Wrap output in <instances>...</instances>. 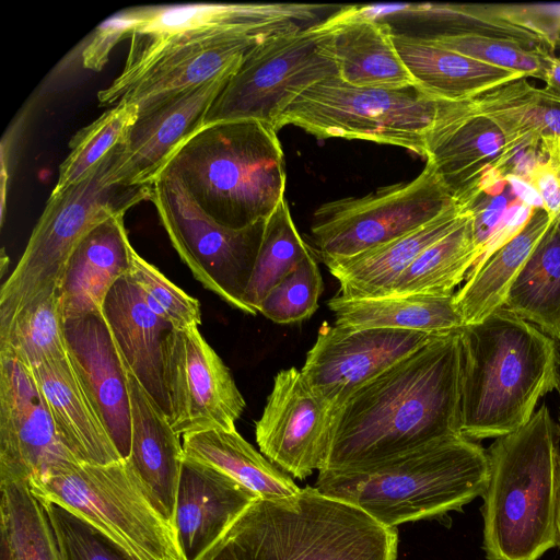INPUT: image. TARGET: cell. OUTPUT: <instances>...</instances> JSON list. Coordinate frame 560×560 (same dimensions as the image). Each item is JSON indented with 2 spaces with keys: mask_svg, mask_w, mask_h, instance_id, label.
Segmentation results:
<instances>
[{
  "mask_svg": "<svg viewBox=\"0 0 560 560\" xmlns=\"http://www.w3.org/2000/svg\"><path fill=\"white\" fill-rule=\"evenodd\" d=\"M327 305L335 316V324L349 328L446 334L464 326L454 295L387 294L347 299L336 294Z\"/></svg>",
  "mask_w": 560,
  "mask_h": 560,
  "instance_id": "obj_30",
  "label": "cell"
},
{
  "mask_svg": "<svg viewBox=\"0 0 560 560\" xmlns=\"http://www.w3.org/2000/svg\"><path fill=\"white\" fill-rule=\"evenodd\" d=\"M5 261H8V259H7L5 255H4V250L2 249V258H1V276H3V273H4V269H5V266H7V262H5Z\"/></svg>",
  "mask_w": 560,
  "mask_h": 560,
  "instance_id": "obj_51",
  "label": "cell"
},
{
  "mask_svg": "<svg viewBox=\"0 0 560 560\" xmlns=\"http://www.w3.org/2000/svg\"><path fill=\"white\" fill-rule=\"evenodd\" d=\"M133 19L128 9L110 16L98 25L82 50V65L100 71L108 60L109 52L121 39L129 38Z\"/></svg>",
  "mask_w": 560,
  "mask_h": 560,
  "instance_id": "obj_47",
  "label": "cell"
},
{
  "mask_svg": "<svg viewBox=\"0 0 560 560\" xmlns=\"http://www.w3.org/2000/svg\"><path fill=\"white\" fill-rule=\"evenodd\" d=\"M150 201L183 262L207 290L234 308L257 314L245 293L261 244L266 220L243 229L224 226L209 217L173 174L151 185Z\"/></svg>",
  "mask_w": 560,
  "mask_h": 560,
  "instance_id": "obj_11",
  "label": "cell"
},
{
  "mask_svg": "<svg viewBox=\"0 0 560 560\" xmlns=\"http://www.w3.org/2000/svg\"><path fill=\"white\" fill-rule=\"evenodd\" d=\"M116 147L83 180L50 194L27 245L0 290V326L40 293L60 288L67 265L83 237L101 222L150 200L151 186L113 179Z\"/></svg>",
  "mask_w": 560,
  "mask_h": 560,
  "instance_id": "obj_9",
  "label": "cell"
},
{
  "mask_svg": "<svg viewBox=\"0 0 560 560\" xmlns=\"http://www.w3.org/2000/svg\"><path fill=\"white\" fill-rule=\"evenodd\" d=\"M455 206L434 166L427 161L411 180L319 206L313 214L312 241L317 256L327 264L402 236Z\"/></svg>",
  "mask_w": 560,
  "mask_h": 560,
  "instance_id": "obj_12",
  "label": "cell"
},
{
  "mask_svg": "<svg viewBox=\"0 0 560 560\" xmlns=\"http://www.w3.org/2000/svg\"><path fill=\"white\" fill-rule=\"evenodd\" d=\"M27 482L38 501L75 514L128 560H185L174 527L126 459L108 465L65 460Z\"/></svg>",
  "mask_w": 560,
  "mask_h": 560,
  "instance_id": "obj_8",
  "label": "cell"
},
{
  "mask_svg": "<svg viewBox=\"0 0 560 560\" xmlns=\"http://www.w3.org/2000/svg\"><path fill=\"white\" fill-rule=\"evenodd\" d=\"M558 58L560 59V56Z\"/></svg>",
  "mask_w": 560,
  "mask_h": 560,
  "instance_id": "obj_52",
  "label": "cell"
},
{
  "mask_svg": "<svg viewBox=\"0 0 560 560\" xmlns=\"http://www.w3.org/2000/svg\"><path fill=\"white\" fill-rule=\"evenodd\" d=\"M135 104L118 103L71 139L70 152L59 167L51 194L56 195L86 178L126 138L138 117Z\"/></svg>",
  "mask_w": 560,
  "mask_h": 560,
  "instance_id": "obj_40",
  "label": "cell"
},
{
  "mask_svg": "<svg viewBox=\"0 0 560 560\" xmlns=\"http://www.w3.org/2000/svg\"><path fill=\"white\" fill-rule=\"evenodd\" d=\"M464 213L457 205L402 236L355 256L325 264L339 282L338 295L361 299L389 294L413 260L452 231Z\"/></svg>",
  "mask_w": 560,
  "mask_h": 560,
  "instance_id": "obj_28",
  "label": "cell"
},
{
  "mask_svg": "<svg viewBox=\"0 0 560 560\" xmlns=\"http://www.w3.org/2000/svg\"><path fill=\"white\" fill-rule=\"evenodd\" d=\"M259 499L226 474L185 457L174 529L185 560H198Z\"/></svg>",
  "mask_w": 560,
  "mask_h": 560,
  "instance_id": "obj_21",
  "label": "cell"
},
{
  "mask_svg": "<svg viewBox=\"0 0 560 560\" xmlns=\"http://www.w3.org/2000/svg\"><path fill=\"white\" fill-rule=\"evenodd\" d=\"M464 101L436 98L417 84L358 88L337 75L300 94L275 129L293 125L318 139H359L408 149L423 158Z\"/></svg>",
  "mask_w": 560,
  "mask_h": 560,
  "instance_id": "obj_7",
  "label": "cell"
},
{
  "mask_svg": "<svg viewBox=\"0 0 560 560\" xmlns=\"http://www.w3.org/2000/svg\"><path fill=\"white\" fill-rule=\"evenodd\" d=\"M102 313L125 365L168 417L163 347L173 327L152 311L128 273L109 290Z\"/></svg>",
  "mask_w": 560,
  "mask_h": 560,
  "instance_id": "obj_24",
  "label": "cell"
},
{
  "mask_svg": "<svg viewBox=\"0 0 560 560\" xmlns=\"http://www.w3.org/2000/svg\"><path fill=\"white\" fill-rule=\"evenodd\" d=\"M60 288L40 293L0 327V352L32 369L68 355Z\"/></svg>",
  "mask_w": 560,
  "mask_h": 560,
  "instance_id": "obj_37",
  "label": "cell"
},
{
  "mask_svg": "<svg viewBox=\"0 0 560 560\" xmlns=\"http://www.w3.org/2000/svg\"><path fill=\"white\" fill-rule=\"evenodd\" d=\"M488 453L463 435L365 466L322 470L314 485L386 527L459 510L486 490Z\"/></svg>",
  "mask_w": 560,
  "mask_h": 560,
  "instance_id": "obj_3",
  "label": "cell"
},
{
  "mask_svg": "<svg viewBox=\"0 0 560 560\" xmlns=\"http://www.w3.org/2000/svg\"><path fill=\"white\" fill-rule=\"evenodd\" d=\"M234 73L220 74L139 112L119 144L113 179L151 186L177 150L205 126L208 110Z\"/></svg>",
  "mask_w": 560,
  "mask_h": 560,
  "instance_id": "obj_18",
  "label": "cell"
},
{
  "mask_svg": "<svg viewBox=\"0 0 560 560\" xmlns=\"http://www.w3.org/2000/svg\"><path fill=\"white\" fill-rule=\"evenodd\" d=\"M198 560H237L224 537L205 552Z\"/></svg>",
  "mask_w": 560,
  "mask_h": 560,
  "instance_id": "obj_49",
  "label": "cell"
},
{
  "mask_svg": "<svg viewBox=\"0 0 560 560\" xmlns=\"http://www.w3.org/2000/svg\"><path fill=\"white\" fill-rule=\"evenodd\" d=\"M551 219L560 217V138H545L526 179Z\"/></svg>",
  "mask_w": 560,
  "mask_h": 560,
  "instance_id": "obj_46",
  "label": "cell"
},
{
  "mask_svg": "<svg viewBox=\"0 0 560 560\" xmlns=\"http://www.w3.org/2000/svg\"><path fill=\"white\" fill-rule=\"evenodd\" d=\"M440 335L323 323L301 372L336 411L361 386Z\"/></svg>",
  "mask_w": 560,
  "mask_h": 560,
  "instance_id": "obj_15",
  "label": "cell"
},
{
  "mask_svg": "<svg viewBox=\"0 0 560 560\" xmlns=\"http://www.w3.org/2000/svg\"><path fill=\"white\" fill-rule=\"evenodd\" d=\"M516 158L501 129L464 101L425 160L463 209L482 194L502 192Z\"/></svg>",
  "mask_w": 560,
  "mask_h": 560,
  "instance_id": "obj_19",
  "label": "cell"
},
{
  "mask_svg": "<svg viewBox=\"0 0 560 560\" xmlns=\"http://www.w3.org/2000/svg\"><path fill=\"white\" fill-rule=\"evenodd\" d=\"M474 101L501 129L512 150H538L545 138H560V104L548 100L527 78L497 86Z\"/></svg>",
  "mask_w": 560,
  "mask_h": 560,
  "instance_id": "obj_34",
  "label": "cell"
},
{
  "mask_svg": "<svg viewBox=\"0 0 560 560\" xmlns=\"http://www.w3.org/2000/svg\"><path fill=\"white\" fill-rule=\"evenodd\" d=\"M359 16L394 23H415L427 28L421 35H472L515 40L533 48H548L533 33L486 13L480 4L377 3L351 5Z\"/></svg>",
  "mask_w": 560,
  "mask_h": 560,
  "instance_id": "obj_33",
  "label": "cell"
},
{
  "mask_svg": "<svg viewBox=\"0 0 560 560\" xmlns=\"http://www.w3.org/2000/svg\"><path fill=\"white\" fill-rule=\"evenodd\" d=\"M183 447L185 457L226 474L259 499H285L301 490L290 475L255 450L236 430L186 434Z\"/></svg>",
  "mask_w": 560,
  "mask_h": 560,
  "instance_id": "obj_32",
  "label": "cell"
},
{
  "mask_svg": "<svg viewBox=\"0 0 560 560\" xmlns=\"http://www.w3.org/2000/svg\"><path fill=\"white\" fill-rule=\"evenodd\" d=\"M334 412L312 389L301 370L292 366L279 371L255 425L260 453L298 479L323 470Z\"/></svg>",
  "mask_w": 560,
  "mask_h": 560,
  "instance_id": "obj_16",
  "label": "cell"
},
{
  "mask_svg": "<svg viewBox=\"0 0 560 560\" xmlns=\"http://www.w3.org/2000/svg\"><path fill=\"white\" fill-rule=\"evenodd\" d=\"M312 248L304 242L293 222L285 198L268 217L253 273L245 293L246 303L258 313L268 294Z\"/></svg>",
  "mask_w": 560,
  "mask_h": 560,
  "instance_id": "obj_39",
  "label": "cell"
},
{
  "mask_svg": "<svg viewBox=\"0 0 560 560\" xmlns=\"http://www.w3.org/2000/svg\"><path fill=\"white\" fill-rule=\"evenodd\" d=\"M325 21L254 49L212 103L205 125L255 119L275 129L279 116L300 94L338 75Z\"/></svg>",
  "mask_w": 560,
  "mask_h": 560,
  "instance_id": "obj_13",
  "label": "cell"
},
{
  "mask_svg": "<svg viewBox=\"0 0 560 560\" xmlns=\"http://www.w3.org/2000/svg\"><path fill=\"white\" fill-rule=\"evenodd\" d=\"M542 94L550 101L560 104V59L552 54L545 58Z\"/></svg>",
  "mask_w": 560,
  "mask_h": 560,
  "instance_id": "obj_48",
  "label": "cell"
},
{
  "mask_svg": "<svg viewBox=\"0 0 560 560\" xmlns=\"http://www.w3.org/2000/svg\"><path fill=\"white\" fill-rule=\"evenodd\" d=\"M339 7L305 3H198L129 9L130 45L120 74L97 93L116 105L124 93L164 54L221 35L278 37L315 26Z\"/></svg>",
  "mask_w": 560,
  "mask_h": 560,
  "instance_id": "obj_10",
  "label": "cell"
},
{
  "mask_svg": "<svg viewBox=\"0 0 560 560\" xmlns=\"http://www.w3.org/2000/svg\"><path fill=\"white\" fill-rule=\"evenodd\" d=\"M31 370L62 444L78 462L108 465L122 459L69 355Z\"/></svg>",
  "mask_w": 560,
  "mask_h": 560,
  "instance_id": "obj_25",
  "label": "cell"
},
{
  "mask_svg": "<svg viewBox=\"0 0 560 560\" xmlns=\"http://www.w3.org/2000/svg\"><path fill=\"white\" fill-rule=\"evenodd\" d=\"M557 474H558V483H557V506H556V527H557V546L560 547V455L558 456L557 462Z\"/></svg>",
  "mask_w": 560,
  "mask_h": 560,
  "instance_id": "obj_50",
  "label": "cell"
},
{
  "mask_svg": "<svg viewBox=\"0 0 560 560\" xmlns=\"http://www.w3.org/2000/svg\"><path fill=\"white\" fill-rule=\"evenodd\" d=\"M504 306L560 343V217L524 262Z\"/></svg>",
  "mask_w": 560,
  "mask_h": 560,
  "instance_id": "obj_35",
  "label": "cell"
},
{
  "mask_svg": "<svg viewBox=\"0 0 560 560\" xmlns=\"http://www.w3.org/2000/svg\"><path fill=\"white\" fill-rule=\"evenodd\" d=\"M488 14L535 34L551 54L560 46V2L481 3Z\"/></svg>",
  "mask_w": 560,
  "mask_h": 560,
  "instance_id": "obj_45",
  "label": "cell"
},
{
  "mask_svg": "<svg viewBox=\"0 0 560 560\" xmlns=\"http://www.w3.org/2000/svg\"><path fill=\"white\" fill-rule=\"evenodd\" d=\"M322 292L323 278L311 253L268 292L258 313L278 324L299 323L317 311Z\"/></svg>",
  "mask_w": 560,
  "mask_h": 560,
  "instance_id": "obj_42",
  "label": "cell"
},
{
  "mask_svg": "<svg viewBox=\"0 0 560 560\" xmlns=\"http://www.w3.org/2000/svg\"><path fill=\"white\" fill-rule=\"evenodd\" d=\"M0 533L14 560H61L43 504L25 480H0Z\"/></svg>",
  "mask_w": 560,
  "mask_h": 560,
  "instance_id": "obj_38",
  "label": "cell"
},
{
  "mask_svg": "<svg viewBox=\"0 0 560 560\" xmlns=\"http://www.w3.org/2000/svg\"><path fill=\"white\" fill-rule=\"evenodd\" d=\"M460 433L477 441L525 425L557 389L559 342L502 306L460 328Z\"/></svg>",
  "mask_w": 560,
  "mask_h": 560,
  "instance_id": "obj_2",
  "label": "cell"
},
{
  "mask_svg": "<svg viewBox=\"0 0 560 560\" xmlns=\"http://www.w3.org/2000/svg\"><path fill=\"white\" fill-rule=\"evenodd\" d=\"M396 50L413 82L446 101H469L525 74L486 65L425 38L394 32Z\"/></svg>",
  "mask_w": 560,
  "mask_h": 560,
  "instance_id": "obj_29",
  "label": "cell"
},
{
  "mask_svg": "<svg viewBox=\"0 0 560 560\" xmlns=\"http://www.w3.org/2000/svg\"><path fill=\"white\" fill-rule=\"evenodd\" d=\"M42 504L61 560H128L109 540L75 514L55 503Z\"/></svg>",
  "mask_w": 560,
  "mask_h": 560,
  "instance_id": "obj_44",
  "label": "cell"
},
{
  "mask_svg": "<svg viewBox=\"0 0 560 560\" xmlns=\"http://www.w3.org/2000/svg\"><path fill=\"white\" fill-rule=\"evenodd\" d=\"M325 23L341 81L358 88L416 84L396 50L388 23L355 15L349 7H340Z\"/></svg>",
  "mask_w": 560,
  "mask_h": 560,
  "instance_id": "obj_26",
  "label": "cell"
},
{
  "mask_svg": "<svg viewBox=\"0 0 560 560\" xmlns=\"http://www.w3.org/2000/svg\"><path fill=\"white\" fill-rule=\"evenodd\" d=\"M271 38L275 37L228 34L172 49L161 56L118 103L135 104L142 112L220 74L236 72L254 49Z\"/></svg>",
  "mask_w": 560,
  "mask_h": 560,
  "instance_id": "obj_23",
  "label": "cell"
},
{
  "mask_svg": "<svg viewBox=\"0 0 560 560\" xmlns=\"http://www.w3.org/2000/svg\"><path fill=\"white\" fill-rule=\"evenodd\" d=\"M462 370L457 329L361 386L334 412L323 470L365 466L462 435Z\"/></svg>",
  "mask_w": 560,
  "mask_h": 560,
  "instance_id": "obj_1",
  "label": "cell"
},
{
  "mask_svg": "<svg viewBox=\"0 0 560 560\" xmlns=\"http://www.w3.org/2000/svg\"><path fill=\"white\" fill-rule=\"evenodd\" d=\"M68 355L120 457L131 445L127 372L103 313L66 320Z\"/></svg>",
  "mask_w": 560,
  "mask_h": 560,
  "instance_id": "obj_20",
  "label": "cell"
},
{
  "mask_svg": "<svg viewBox=\"0 0 560 560\" xmlns=\"http://www.w3.org/2000/svg\"><path fill=\"white\" fill-rule=\"evenodd\" d=\"M128 275L140 288L148 305L163 317L173 329L198 328L201 324L200 304L156 267L131 250Z\"/></svg>",
  "mask_w": 560,
  "mask_h": 560,
  "instance_id": "obj_43",
  "label": "cell"
},
{
  "mask_svg": "<svg viewBox=\"0 0 560 560\" xmlns=\"http://www.w3.org/2000/svg\"><path fill=\"white\" fill-rule=\"evenodd\" d=\"M237 560H396L398 534L314 487L255 500L224 536Z\"/></svg>",
  "mask_w": 560,
  "mask_h": 560,
  "instance_id": "obj_6",
  "label": "cell"
},
{
  "mask_svg": "<svg viewBox=\"0 0 560 560\" xmlns=\"http://www.w3.org/2000/svg\"><path fill=\"white\" fill-rule=\"evenodd\" d=\"M478 257L472 215L465 210L452 231L413 260L389 294L453 296Z\"/></svg>",
  "mask_w": 560,
  "mask_h": 560,
  "instance_id": "obj_36",
  "label": "cell"
},
{
  "mask_svg": "<svg viewBox=\"0 0 560 560\" xmlns=\"http://www.w3.org/2000/svg\"><path fill=\"white\" fill-rule=\"evenodd\" d=\"M163 376L168 419L178 435L236 430L245 400L229 368L198 328L168 332Z\"/></svg>",
  "mask_w": 560,
  "mask_h": 560,
  "instance_id": "obj_14",
  "label": "cell"
},
{
  "mask_svg": "<svg viewBox=\"0 0 560 560\" xmlns=\"http://www.w3.org/2000/svg\"><path fill=\"white\" fill-rule=\"evenodd\" d=\"M284 165L277 131L242 119L205 125L163 172L175 175L214 221L243 229L267 220L285 198Z\"/></svg>",
  "mask_w": 560,
  "mask_h": 560,
  "instance_id": "obj_4",
  "label": "cell"
},
{
  "mask_svg": "<svg viewBox=\"0 0 560 560\" xmlns=\"http://www.w3.org/2000/svg\"><path fill=\"white\" fill-rule=\"evenodd\" d=\"M77 460L62 444L32 370L0 352V480L39 477Z\"/></svg>",
  "mask_w": 560,
  "mask_h": 560,
  "instance_id": "obj_17",
  "label": "cell"
},
{
  "mask_svg": "<svg viewBox=\"0 0 560 560\" xmlns=\"http://www.w3.org/2000/svg\"><path fill=\"white\" fill-rule=\"evenodd\" d=\"M552 221L545 208H535L515 236L493 252L478 270L467 275L454 294L464 326L479 323L505 305L513 281Z\"/></svg>",
  "mask_w": 560,
  "mask_h": 560,
  "instance_id": "obj_31",
  "label": "cell"
},
{
  "mask_svg": "<svg viewBox=\"0 0 560 560\" xmlns=\"http://www.w3.org/2000/svg\"><path fill=\"white\" fill-rule=\"evenodd\" d=\"M556 428L546 405L488 453L483 549L488 560H537L557 546Z\"/></svg>",
  "mask_w": 560,
  "mask_h": 560,
  "instance_id": "obj_5",
  "label": "cell"
},
{
  "mask_svg": "<svg viewBox=\"0 0 560 560\" xmlns=\"http://www.w3.org/2000/svg\"><path fill=\"white\" fill-rule=\"evenodd\" d=\"M132 248L124 214L108 218L83 237L60 284L65 320L102 312L109 290L129 272Z\"/></svg>",
  "mask_w": 560,
  "mask_h": 560,
  "instance_id": "obj_27",
  "label": "cell"
},
{
  "mask_svg": "<svg viewBox=\"0 0 560 560\" xmlns=\"http://www.w3.org/2000/svg\"><path fill=\"white\" fill-rule=\"evenodd\" d=\"M443 48L456 51L486 65L542 80L545 58L551 54L545 48H533L522 43L472 35L420 36ZM555 55V54H552Z\"/></svg>",
  "mask_w": 560,
  "mask_h": 560,
  "instance_id": "obj_41",
  "label": "cell"
},
{
  "mask_svg": "<svg viewBox=\"0 0 560 560\" xmlns=\"http://www.w3.org/2000/svg\"><path fill=\"white\" fill-rule=\"evenodd\" d=\"M126 366V365H125ZM130 400L131 445L126 459L158 511L174 527L183 442L164 410L126 366Z\"/></svg>",
  "mask_w": 560,
  "mask_h": 560,
  "instance_id": "obj_22",
  "label": "cell"
}]
</instances>
